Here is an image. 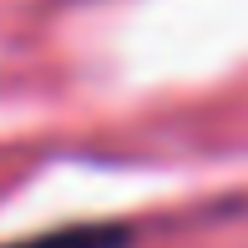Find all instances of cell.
<instances>
[{
  "instance_id": "6da1fadb",
  "label": "cell",
  "mask_w": 248,
  "mask_h": 248,
  "mask_svg": "<svg viewBox=\"0 0 248 248\" xmlns=\"http://www.w3.org/2000/svg\"><path fill=\"white\" fill-rule=\"evenodd\" d=\"M127 243H132L127 223H71V228L20 238V243H0V248H127Z\"/></svg>"
}]
</instances>
